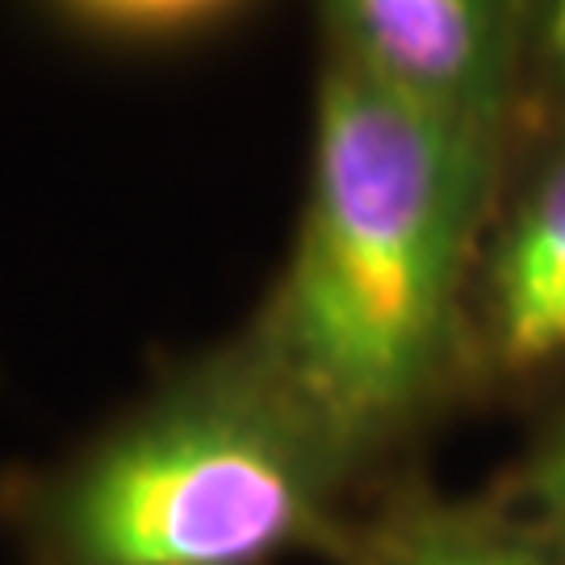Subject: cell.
Returning <instances> with one entry per match:
<instances>
[{
    "mask_svg": "<svg viewBox=\"0 0 565 565\" xmlns=\"http://www.w3.org/2000/svg\"><path fill=\"white\" fill-rule=\"evenodd\" d=\"M507 139L319 60L294 239L239 331L373 490L465 415V294Z\"/></svg>",
    "mask_w": 565,
    "mask_h": 565,
    "instance_id": "1",
    "label": "cell"
},
{
    "mask_svg": "<svg viewBox=\"0 0 565 565\" xmlns=\"http://www.w3.org/2000/svg\"><path fill=\"white\" fill-rule=\"evenodd\" d=\"M239 327L0 482L21 565H335L373 503Z\"/></svg>",
    "mask_w": 565,
    "mask_h": 565,
    "instance_id": "2",
    "label": "cell"
},
{
    "mask_svg": "<svg viewBox=\"0 0 565 565\" xmlns=\"http://www.w3.org/2000/svg\"><path fill=\"white\" fill-rule=\"evenodd\" d=\"M565 394V121L511 126L465 294V411Z\"/></svg>",
    "mask_w": 565,
    "mask_h": 565,
    "instance_id": "3",
    "label": "cell"
},
{
    "mask_svg": "<svg viewBox=\"0 0 565 565\" xmlns=\"http://www.w3.org/2000/svg\"><path fill=\"white\" fill-rule=\"evenodd\" d=\"M319 60L469 126L511 130L527 0H310Z\"/></svg>",
    "mask_w": 565,
    "mask_h": 565,
    "instance_id": "4",
    "label": "cell"
},
{
    "mask_svg": "<svg viewBox=\"0 0 565 565\" xmlns=\"http://www.w3.org/2000/svg\"><path fill=\"white\" fill-rule=\"evenodd\" d=\"M335 565H565L490 486L445 490L415 469L373 494Z\"/></svg>",
    "mask_w": 565,
    "mask_h": 565,
    "instance_id": "5",
    "label": "cell"
},
{
    "mask_svg": "<svg viewBox=\"0 0 565 565\" xmlns=\"http://www.w3.org/2000/svg\"><path fill=\"white\" fill-rule=\"evenodd\" d=\"M46 34L72 51L121 63L202 55L239 39L273 0H21Z\"/></svg>",
    "mask_w": 565,
    "mask_h": 565,
    "instance_id": "6",
    "label": "cell"
},
{
    "mask_svg": "<svg viewBox=\"0 0 565 565\" xmlns=\"http://www.w3.org/2000/svg\"><path fill=\"white\" fill-rule=\"evenodd\" d=\"M490 490L565 557V394L527 415L520 448L490 478Z\"/></svg>",
    "mask_w": 565,
    "mask_h": 565,
    "instance_id": "7",
    "label": "cell"
},
{
    "mask_svg": "<svg viewBox=\"0 0 565 565\" xmlns=\"http://www.w3.org/2000/svg\"><path fill=\"white\" fill-rule=\"evenodd\" d=\"M565 121V0H527L515 126Z\"/></svg>",
    "mask_w": 565,
    "mask_h": 565,
    "instance_id": "8",
    "label": "cell"
}]
</instances>
